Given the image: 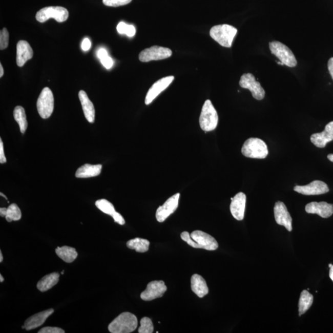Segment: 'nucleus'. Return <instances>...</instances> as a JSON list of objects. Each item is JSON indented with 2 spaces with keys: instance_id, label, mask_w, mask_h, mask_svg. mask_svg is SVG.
<instances>
[{
  "instance_id": "1",
  "label": "nucleus",
  "mask_w": 333,
  "mask_h": 333,
  "mask_svg": "<svg viewBox=\"0 0 333 333\" xmlns=\"http://www.w3.org/2000/svg\"><path fill=\"white\" fill-rule=\"evenodd\" d=\"M138 326V319L134 314L123 313L119 315L108 326L112 333H130L135 331Z\"/></svg>"
},
{
  "instance_id": "2",
  "label": "nucleus",
  "mask_w": 333,
  "mask_h": 333,
  "mask_svg": "<svg viewBox=\"0 0 333 333\" xmlns=\"http://www.w3.org/2000/svg\"><path fill=\"white\" fill-rule=\"evenodd\" d=\"M237 32L238 30L235 27L228 24H222L212 27L210 35L221 46L230 48Z\"/></svg>"
},
{
  "instance_id": "3",
  "label": "nucleus",
  "mask_w": 333,
  "mask_h": 333,
  "mask_svg": "<svg viewBox=\"0 0 333 333\" xmlns=\"http://www.w3.org/2000/svg\"><path fill=\"white\" fill-rule=\"evenodd\" d=\"M219 116L211 100L207 99L202 107L199 117V126L204 132L213 131L217 128Z\"/></svg>"
},
{
  "instance_id": "4",
  "label": "nucleus",
  "mask_w": 333,
  "mask_h": 333,
  "mask_svg": "<svg viewBox=\"0 0 333 333\" xmlns=\"http://www.w3.org/2000/svg\"><path fill=\"white\" fill-rule=\"evenodd\" d=\"M241 153L245 157L253 159H265L268 154L267 146L261 139L251 138L244 142Z\"/></svg>"
},
{
  "instance_id": "5",
  "label": "nucleus",
  "mask_w": 333,
  "mask_h": 333,
  "mask_svg": "<svg viewBox=\"0 0 333 333\" xmlns=\"http://www.w3.org/2000/svg\"><path fill=\"white\" fill-rule=\"evenodd\" d=\"M271 53L280 60V61L289 68H295L298 65L295 54L286 45L280 41H274L269 43Z\"/></svg>"
},
{
  "instance_id": "6",
  "label": "nucleus",
  "mask_w": 333,
  "mask_h": 333,
  "mask_svg": "<svg viewBox=\"0 0 333 333\" xmlns=\"http://www.w3.org/2000/svg\"><path fill=\"white\" fill-rule=\"evenodd\" d=\"M37 110L41 118L46 119L52 114L54 110V96L49 88L41 91L37 102Z\"/></svg>"
},
{
  "instance_id": "7",
  "label": "nucleus",
  "mask_w": 333,
  "mask_h": 333,
  "mask_svg": "<svg viewBox=\"0 0 333 333\" xmlns=\"http://www.w3.org/2000/svg\"><path fill=\"white\" fill-rule=\"evenodd\" d=\"M69 12L61 7H48L41 9L36 14V19L41 23H45L51 18H53L58 23H63L68 20Z\"/></svg>"
},
{
  "instance_id": "8",
  "label": "nucleus",
  "mask_w": 333,
  "mask_h": 333,
  "mask_svg": "<svg viewBox=\"0 0 333 333\" xmlns=\"http://www.w3.org/2000/svg\"><path fill=\"white\" fill-rule=\"evenodd\" d=\"M172 55V51L168 48L153 46L147 48L139 54L141 62L148 63L151 60H159L169 58Z\"/></svg>"
},
{
  "instance_id": "9",
  "label": "nucleus",
  "mask_w": 333,
  "mask_h": 333,
  "mask_svg": "<svg viewBox=\"0 0 333 333\" xmlns=\"http://www.w3.org/2000/svg\"><path fill=\"white\" fill-rule=\"evenodd\" d=\"M240 86L243 89L249 90L256 99L262 100L264 98L265 90L259 81L256 80L253 74L247 73L242 75L240 81Z\"/></svg>"
},
{
  "instance_id": "10",
  "label": "nucleus",
  "mask_w": 333,
  "mask_h": 333,
  "mask_svg": "<svg viewBox=\"0 0 333 333\" xmlns=\"http://www.w3.org/2000/svg\"><path fill=\"white\" fill-rule=\"evenodd\" d=\"M180 197V193L169 198L161 206L157 209L156 213V217L159 222L162 223L168 219V218L173 214L177 210L178 202Z\"/></svg>"
},
{
  "instance_id": "11",
  "label": "nucleus",
  "mask_w": 333,
  "mask_h": 333,
  "mask_svg": "<svg viewBox=\"0 0 333 333\" xmlns=\"http://www.w3.org/2000/svg\"><path fill=\"white\" fill-rule=\"evenodd\" d=\"M167 289L168 287L163 281H151L148 284L147 289L141 294V299L145 301H150L157 298H162Z\"/></svg>"
},
{
  "instance_id": "12",
  "label": "nucleus",
  "mask_w": 333,
  "mask_h": 333,
  "mask_svg": "<svg viewBox=\"0 0 333 333\" xmlns=\"http://www.w3.org/2000/svg\"><path fill=\"white\" fill-rule=\"evenodd\" d=\"M297 193L306 196L320 195L329 192L328 185L322 181L315 180L305 186L297 185L294 189Z\"/></svg>"
},
{
  "instance_id": "13",
  "label": "nucleus",
  "mask_w": 333,
  "mask_h": 333,
  "mask_svg": "<svg viewBox=\"0 0 333 333\" xmlns=\"http://www.w3.org/2000/svg\"><path fill=\"white\" fill-rule=\"evenodd\" d=\"M174 76L165 77L157 80L148 90L145 98V104L149 105L165 89H168L169 86L174 80Z\"/></svg>"
},
{
  "instance_id": "14",
  "label": "nucleus",
  "mask_w": 333,
  "mask_h": 333,
  "mask_svg": "<svg viewBox=\"0 0 333 333\" xmlns=\"http://www.w3.org/2000/svg\"><path fill=\"white\" fill-rule=\"evenodd\" d=\"M190 236L199 245L200 249L215 251L219 247L216 239L204 232L196 230L191 233Z\"/></svg>"
},
{
  "instance_id": "15",
  "label": "nucleus",
  "mask_w": 333,
  "mask_h": 333,
  "mask_svg": "<svg viewBox=\"0 0 333 333\" xmlns=\"http://www.w3.org/2000/svg\"><path fill=\"white\" fill-rule=\"evenodd\" d=\"M274 215L278 225L284 226L287 231H292V218L283 202L278 201L275 203Z\"/></svg>"
},
{
  "instance_id": "16",
  "label": "nucleus",
  "mask_w": 333,
  "mask_h": 333,
  "mask_svg": "<svg viewBox=\"0 0 333 333\" xmlns=\"http://www.w3.org/2000/svg\"><path fill=\"white\" fill-rule=\"evenodd\" d=\"M230 211L233 217L237 220H243L244 217L245 209H246V196L240 192L231 198Z\"/></svg>"
},
{
  "instance_id": "17",
  "label": "nucleus",
  "mask_w": 333,
  "mask_h": 333,
  "mask_svg": "<svg viewBox=\"0 0 333 333\" xmlns=\"http://www.w3.org/2000/svg\"><path fill=\"white\" fill-rule=\"evenodd\" d=\"M333 140V121L325 126V130L320 133H314L310 137V141L315 146L323 148L327 143Z\"/></svg>"
},
{
  "instance_id": "18",
  "label": "nucleus",
  "mask_w": 333,
  "mask_h": 333,
  "mask_svg": "<svg viewBox=\"0 0 333 333\" xmlns=\"http://www.w3.org/2000/svg\"><path fill=\"white\" fill-rule=\"evenodd\" d=\"M305 211L308 214H317L324 219H327L333 214V204L326 202H311L306 205Z\"/></svg>"
},
{
  "instance_id": "19",
  "label": "nucleus",
  "mask_w": 333,
  "mask_h": 333,
  "mask_svg": "<svg viewBox=\"0 0 333 333\" xmlns=\"http://www.w3.org/2000/svg\"><path fill=\"white\" fill-rule=\"evenodd\" d=\"M33 55V50L25 40H20L17 44L16 63L19 67H23Z\"/></svg>"
},
{
  "instance_id": "20",
  "label": "nucleus",
  "mask_w": 333,
  "mask_h": 333,
  "mask_svg": "<svg viewBox=\"0 0 333 333\" xmlns=\"http://www.w3.org/2000/svg\"><path fill=\"white\" fill-rule=\"evenodd\" d=\"M54 313L53 308L41 311L40 313L33 315V316L27 319L24 323V326L27 331L38 328L45 322L48 317Z\"/></svg>"
},
{
  "instance_id": "21",
  "label": "nucleus",
  "mask_w": 333,
  "mask_h": 333,
  "mask_svg": "<svg viewBox=\"0 0 333 333\" xmlns=\"http://www.w3.org/2000/svg\"><path fill=\"white\" fill-rule=\"evenodd\" d=\"M78 98L82 107L85 117L90 123H93L95 119V110L93 102L83 90H80L78 93Z\"/></svg>"
},
{
  "instance_id": "22",
  "label": "nucleus",
  "mask_w": 333,
  "mask_h": 333,
  "mask_svg": "<svg viewBox=\"0 0 333 333\" xmlns=\"http://www.w3.org/2000/svg\"><path fill=\"white\" fill-rule=\"evenodd\" d=\"M191 286L193 293L200 298H203L209 293L206 281L201 275L198 274L193 275L191 279Z\"/></svg>"
},
{
  "instance_id": "23",
  "label": "nucleus",
  "mask_w": 333,
  "mask_h": 333,
  "mask_svg": "<svg viewBox=\"0 0 333 333\" xmlns=\"http://www.w3.org/2000/svg\"><path fill=\"white\" fill-rule=\"evenodd\" d=\"M102 165H92L87 163L77 169L75 177L80 178H87L98 176L101 174Z\"/></svg>"
},
{
  "instance_id": "24",
  "label": "nucleus",
  "mask_w": 333,
  "mask_h": 333,
  "mask_svg": "<svg viewBox=\"0 0 333 333\" xmlns=\"http://www.w3.org/2000/svg\"><path fill=\"white\" fill-rule=\"evenodd\" d=\"M59 280V274L56 272L47 275L38 281L37 289L41 292H47L55 286L58 283Z\"/></svg>"
},
{
  "instance_id": "25",
  "label": "nucleus",
  "mask_w": 333,
  "mask_h": 333,
  "mask_svg": "<svg viewBox=\"0 0 333 333\" xmlns=\"http://www.w3.org/2000/svg\"><path fill=\"white\" fill-rule=\"evenodd\" d=\"M55 251L57 256L67 263L73 262L78 256L75 248L69 246L57 247Z\"/></svg>"
},
{
  "instance_id": "26",
  "label": "nucleus",
  "mask_w": 333,
  "mask_h": 333,
  "mask_svg": "<svg viewBox=\"0 0 333 333\" xmlns=\"http://www.w3.org/2000/svg\"><path fill=\"white\" fill-rule=\"evenodd\" d=\"M314 296L308 292L307 290H304L301 293L299 302V316L304 314L309 309L313 304Z\"/></svg>"
},
{
  "instance_id": "27",
  "label": "nucleus",
  "mask_w": 333,
  "mask_h": 333,
  "mask_svg": "<svg viewBox=\"0 0 333 333\" xmlns=\"http://www.w3.org/2000/svg\"><path fill=\"white\" fill-rule=\"evenodd\" d=\"M150 241L140 238H136L129 240L127 246L130 249L135 250L138 253H146L149 249Z\"/></svg>"
},
{
  "instance_id": "28",
  "label": "nucleus",
  "mask_w": 333,
  "mask_h": 333,
  "mask_svg": "<svg viewBox=\"0 0 333 333\" xmlns=\"http://www.w3.org/2000/svg\"><path fill=\"white\" fill-rule=\"evenodd\" d=\"M13 114L15 120L19 124L20 132L24 134L28 127L25 110L22 107L18 106L15 108Z\"/></svg>"
},
{
  "instance_id": "29",
  "label": "nucleus",
  "mask_w": 333,
  "mask_h": 333,
  "mask_svg": "<svg viewBox=\"0 0 333 333\" xmlns=\"http://www.w3.org/2000/svg\"><path fill=\"white\" fill-rule=\"evenodd\" d=\"M95 205L97 208L99 209L102 213L110 215L112 217L116 213L113 204L107 199L98 200V201H96Z\"/></svg>"
},
{
  "instance_id": "30",
  "label": "nucleus",
  "mask_w": 333,
  "mask_h": 333,
  "mask_svg": "<svg viewBox=\"0 0 333 333\" xmlns=\"http://www.w3.org/2000/svg\"><path fill=\"white\" fill-rule=\"evenodd\" d=\"M21 217H22V213L17 204H12L7 208L5 218L8 222L19 220Z\"/></svg>"
},
{
  "instance_id": "31",
  "label": "nucleus",
  "mask_w": 333,
  "mask_h": 333,
  "mask_svg": "<svg viewBox=\"0 0 333 333\" xmlns=\"http://www.w3.org/2000/svg\"><path fill=\"white\" fill-rule=\"evenodd\" d=\"M117 32L120 34H126L129 37H132L135 35V27L132 25H129L123 22H120L117 26Z\"/></svg>"
},
{
  "instance_id": "32",
  "label": "nucleus",
  "mask_w": 333,
  "mask_h": 333,
  "mask_svg": "<svg viewBox=\"0 0 333 333\" xmlns=\"http://www.w3.org/2000/svg\"><path fill=\"white\" fill-rule=\"evenodd\" d=\"M140 326L138 329L139 333H153L154 325L152 321L148 317H143L140 321Z\"/></svg>"
},
{
  "instance_id": "33",
  "label": "nucleus",
  "mask_w": 333,
  "mask_h": 333,
  "mask_svg": "<svg viewBox=\"0 0 333 333\" xmlns=\"http://www.w3.org/2000/svg\"><path fill=\"white\" fill-rule=\"evenodd\" d=\"M9 32L6 28L3 29L0 32V49L5 50L8 47Z\"/></svg>"
},
{
  "instance_id": "34",
  "label": "nucleus",
  "mask_w": 333,
  "mask_h": 333,
  "mask_svg": "<svg viewBox=\"0 0 333 333\" xmlns=\"http://www.w3.org/2000/svg\"><path fill=\"white\" fill-rule=\"evenodd\" d=\"M132 0H102V3L107 7H118L128 5Z\"/></svg>"
},
{
  "instance_id": "35",
  "label": "nucleus",
  "mask_w": 333,
  "mask_h": 333,
  "mask_svg": "<svg viewBox=\"0 0 333 333\" xmlns=\"http://www.w3.org/2000/svg\"><path fill=\"white\" fill-rule=\"evenodd\" d=\"M181 238L184 241H185L188 244L190 245L191 247L200 249L199 245L193 240L189 232H183L181 233Z\"/></svg>"
},
{
  "instance_id": "36",
  "label": "nucleus",
  "mask_w": 333,
  "mask_h": 333,
  "mask_svg": "<svg viewBox=\"0 0 333 333\" xmlns=\"http://www.w3.org/2000/svg\"><path fill=\"white\" fill-rule=\"evenodd\" d=\"M38 333H65V331L58 327H45L38 332Z\"/></svg>"
},
{
  "instance_id": "37",
  "label": "nucleus",
  "mask_w": 333,
  "mask_h": 333,
  "mask_svg": "<svg viewBox=\"0 0 333 333\" xmlns=\"http://www.w3.org/2000/svg\"><path fill=\"white\" fill-rule=\"evenodd\" d=\"M102 65L107 69H110L113 67L114 61L110 56H107L101 59Z\"/></svg>"
},
{
  "instance_id": "38",
  "label": "nucleus",
  "mask_w": 333,
  "mask_h": 333,
  "mask_svg": "<svg viewBox=\"0 0 333 333\" xmlns=\"http://www.w3.org/2000/svg\"><path fill=\"white\" fill-rule=\"evenodd\" d=\"M113 218L114 222L119 223L120 225H123L126 223V221L124 220L123 217L119 213H117V212L114 214Z\"/></svg>"
},
{
  "instance_id": "39",
  "label": "nucleus",
  "mask_w": 333,
  "mask_h": 333,
  "mask_svg": "<svg viewBox=\"0 0 333 333\" xmlns=\"http://www.w3.org/2000/svg\"><path fill=\"white\" fill-rule=\"evenodd\" d=\"M6 162H7V159H6L5 155L4 143H3L1 139V140H0V163H5Z\"/></svg>"
},
{
  "instance_id": "40",
  "label": "nucleus",
  "mask_w": 333,
  "mask_h": 333,
  "mask_svg": "<svg viewBox=\"0 0 333 333\" xmlns=\"http://www.w3.org/2000/svg\"><path fill=\"white\" fill-rule=\"evenodd\" d=\"M91 45H92V44H91L89 39L87 38H85L82 41V44H81V49L85 51H89L90 49Z\"/></svg>"
},
{
  "instance_id": "41",
  "label": "nucleus",
  "mask_w": 333,
  "mask_h": 333,
  "mask_svg": "<svg viewBox=\"0 0 333 333\" xmlns=\"http://www.w3.org/2000/svg\"><path fill=\"white\" fill-rule=\"evenodd\" d=\"M97 56H98V58L101 60L102 58H104L105 57L108 56L107 51L104 49V48H101L98 51L97 53Z\"/></svg>"
},
{
  "instance_id": "42",
  "label": "nucleus",
  "mask_w": 333,
  "mask_h": 333,
  "mask_svg": "<svg viewBox=\"0 0 333 333\" xmlns=\"http://www.w3.org/2000/svg\"><path fill=\"white\" fill-rule=\"evenodd\" d=\"M328 68L330 75L333 80V57L330 58L328 63Z\"/></svg>"
},
{
  "instance_id": "43",
  "label": "nucleus",
  "mask_w": 333,
  "mask_h": 333,
  "mask_svg": "<svg viewBox=\"0 0 333 333\" xmlns=\"http://www.w3.org/2000/svg\"><path fill=\"white\" fill-rule=\"evenodd\" d=\"M7 208L1 207L0 209V216L2 217H5L6 215H7Z\"/></svg>"
},
{
  "instance_id": "44",
  "label": "nucleus",
  "mask_w": 333,
  "mask_h": 333,
  "mask_svg": "<svg viewBox=\"0 0 333 333\" xmlns=\"http://www.w3.org/2000/svg\"><path fill=\"white\" fill-rule=\"evenodd\" d=\"M329 278H331V280L333 281V265L330 268Z\"/></svg>"
},
{
  "instance_id": "45",
  "label": "nucleus",
  "mask_w": 333,
  "mask_h": 333,
  "mask_svg": "<svg viewBox=\"0 0 333 333\" xmlns=\"http://www.w3.org/2000/svg\"><path fill=\"white\" fill-rule=\"evenodd\" d=\"M4 74V68H3L2 65H0V77H2Z\"/></svg>"
},
{
  "instance_id": "46",
  "label": "nucleus",
  "mask_w": 333,
  "mask_h": 333,
  "mask_svg": "<svg viewBox=\"0 0 333 333\" xmlns=\"http://www.w3.org/2000/svg\"><path fill=\"white\" fill-rule=\"evenodd\" d=\"M328 159L330 160V161L333 162V154H328Z\"/></svg>"
},
{
  "instance_id": "47",
  "label": "nucleus",
  "mask_w": 333,
  "mask_h": 333,
  "mask_svg": "<svg viewBox=\"0 0 333 333\" xmlns=\"http://www.w3.org/2000/svg\"><path fill=\"white\" fill-rule=\"evenodd\" d=\"M3 260H4V257H3L2 251H0V262L2 263Z\"/></svg>"
},
{
  "instance_id": "48",
  "label": "nucleus",
  "mask_w": 333,
  "mask_h": 333,
  "mask_svg": "<svg viewBox=\"0 0 333 333\" xmlns=\"http://www.w3.org/2000/svg\"><path fill=\"white\" fill-rule=\"evenodd\" d=\"M4 281V278L3 277L2 275H0V282L2 283Z\"/></svg>"
},
{
  "instance_id": "49",
  "label": "nucleus",
  "mask_w": 333,
  "mask_h": 333,
  "mask_svg": "<svg viewBox=\"0 0 333 333\" xmlns=\"http://www.w3.org/2000/svg\"><path fill=\"white\" fill-rule=\"evenodd\" d=\"M0 195H1L2 196L4 197V198H5L6 199L8 200V198H7V196H6L5 195H4V194H3L2 193H0Z\"/></svg>"
},
{
  "instance_id": "50",
  "label": "nucleus",
  "mask_w": 333,
  "mask_h": 333,
  "mask_svg": "<svg viewBox=\"0 0 333 333\" xmlns=\"http://www.w3.org/2000/svg\"><path fill=\"white\" fill-rule=\"evenodd\" d=\"M332 265L331 264V263H330V264H329V268H331V266H332Z\"/></svg>"
},
{
  "instance_id": "51",
  "label": "nucleus",
  "mask_w": 333,
  "mask_h": 333,
  "mask_svg": "<svg viewBox=\"0 0 333 333\" xmlns=\"http://www.w3.org/2000/svg\"><path fill=\"white\" fill-rule=\"evenodd\" d=\"M65 272V270H63V271L61 272V274H62V275H63L64 274H65V272Z\"/></svg>"
}]
</instances>
